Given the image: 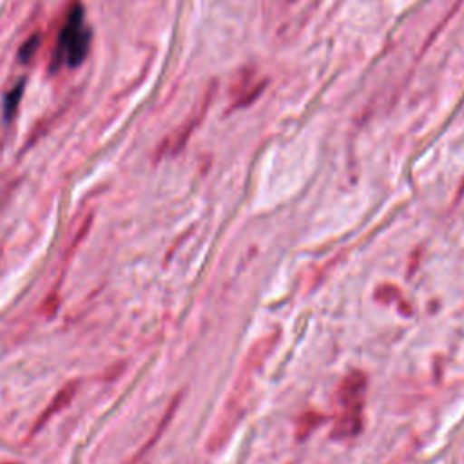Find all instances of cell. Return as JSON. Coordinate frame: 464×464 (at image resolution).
<instances>
[{
  "label": "cell",
  "instance_id": "obj_1",
  "mask_svg": "<svg viewBox=\"0 0 464 464\" xmlns=\"http://www.w3.org/2000/svg\"><path fill=\"white\" fill-rule=\"evenodd\" d=\"M276 337H265L261 341L256 343V346H252V350L246 353L239 372H237V377L234 381V386H232V392L228 393V399L225 401V406L221 410V415L214 426V431H212V437H210V448L216 450L219 448L228 437L230 433L234 431L236 424L239 422L241 415H243V410H245V404L248 401V393L252 390V384H254V379H256V373L257 370L261 368L263 361L266 359V355L270 353L272 346H274V341Z\"/></svg>",
  "mask_w": 464,
  "mask_h": 464
},
{
  "label": "cell",
  "instance_id": "obj_2",
  "mask_svg": "<svg viewBox=\"0 0 464 464\" xmlns=\"http://www.w3.org/2000/svg\"><path fill=\"white\" fill-rule=\"evenodd\" d=\"M366 393V375L359 370L350 372L337 388L339 413L334 420L332 435L335 439H350L359 433L362 422V402Z\"/></svg>",
  "mask_w": 464,
  "mask_h": 464
},
{
  "label": "cell",
  "instance_id": "obj_3",
  "mask_svg": "<svg viewBox=\"0 0 464 464\" xmlns=\"http://www.w3.org/2000/svg\"><path fill=\"white\" fill-rule=\"evenodd\" d=\"M91 45V29L85 20V13L82 5H74L67 20L60 31V36L56 40V49L53 54V67H78Z\"/></svg>",
  "mask_w": 464,
  "mask_h": 464
},
{
  "label": "cell",
  "instance_id": "obj_4",
  "mask_svg": "<svg viewBox=\"0 0 464 464\" xmlns=\"http://www.w3.org/2000/svg\"><path fill=\"white\" fill-rule=\"evenodd\" d=\"M22 91H24V82H20L18 85H14V87L11 89V92L5 96V103H4V116H5V120H11V118H13L14 111H16V107H18V100H20V96H22Z\"/></svg>",
  "mask_w": 464,
  "mask_h": 464
},
{
  "label": "cell",
  "instance_id": "obj_5",
  "mask_svg": "<svg viewBox=\"0 0 464 464\" xmlns=\"http://www.w3.org/2000/svg\"><path fill=\"white\" fill-rule=\"evenodd\" d=\"M36 47H38V36H34V38L27 40V42L24 44V47L20 49V60H22V62H27V60H31V56L34 54Z\"/></svg>",
  "mask_w": 464,
  "mask_h": 464
}]
</instances>
